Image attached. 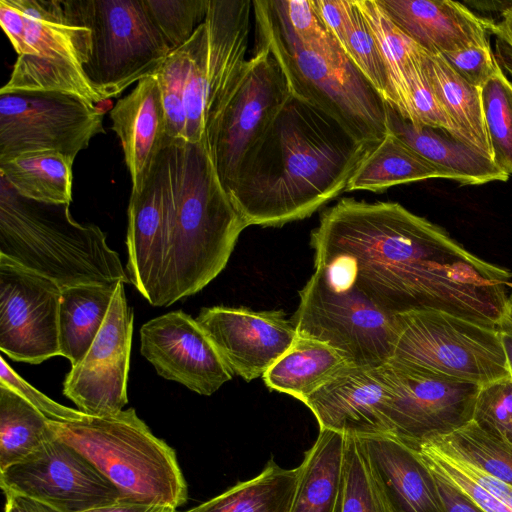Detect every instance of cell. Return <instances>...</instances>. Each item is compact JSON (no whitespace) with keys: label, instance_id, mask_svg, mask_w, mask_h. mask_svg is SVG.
Listing matches in <instances>:
<instances>
[{"label":"cell","instance_id":"cell-9","mask_svg":"<svg viewBox=\"0 0 512 512\" xmlns=\"http://www.w3.org/2000/svg\"><path fill=\"white\" fill-rule=\"evenodd\" d=\"M299 297L291 320L298 336L328 344L350 365L377 368L391 359L397 336L395 316L379 309L354 286L335 281L315 267Z\"/></svg>","mask_w":512,"mask_h":512},{"label":"cell","instance_id":"cell-34","mask_svg":"<svg viewBox=\"0 0 512 512\" xmlns=\"http://www.w3.org/2000/svg\"><path fill=\"white\" fill-rule=\"evenodd\" d=\"M53 438L49 420L0 383V471L25 459Z\"/></svg>","mask_w":512,"mask_h":512},{"label":"cell","instance_id":"cell-25","mask_svg":"<svg viewBox=\"0 0 512 512\" xmlns=\"http://www.w3.org/2000/svg\"><path fill=\"white\" fill-rule=\"evenodd\" d=\"M346 435L320 429L305 452L289 512H342Z\"/></svg>","mask_w":512,"mask_h":512},{"label":"cell","instance_id":"cell-41","mask_svg":"<svg viewBox=\"0 0 512 512\" xmlns=\"http://www.w3.org/2000/svg\"><path fill=\"white\" fill-rule=\"evenodd\" d=\"M422 52L423 49L407 71L408 117L406 120L414 125L444 130L452 137L462 141L457 127L442 107L425 75L422 66Z\"/></svg>","mask_w":512,"mask_h":512},{"label":"cell","instance_id":"cell-1","mask_svg":"<svg viewBox=\"0 0 512 512\" xmlns=\"http://www.w3.org/2000/svg\"><path fill=\"white\" fill-rule=\"evenodd\" d=\"M310 245L315 267L392 316L436 310L496 328L512 285L510 270L396 202L343 198L321 214Z\"/></svg>","mask_w":512,"mask_h":512},{"label":"cell","instance_id":"cell-17","mask_svg":"<svg viewBox=\"0 0 512 512\" xmlns=\"http://www.w3.org/2000/svg\"><path fill=\"white\" fill-rule=\"evenodd\" d=\"M124 284L118 283L101 330L63 383V394L89 416L116 414L128 402L134 313L127 304Z\"/></svg>","mask_w":512,"mask_h":512},{"label":"cell","instance_id":"cell-38","mask_svg":"<svg viewBox=\"0 0 512 512\" xmlns=\"http://www.w3.org/2000/svg\"><path fill=\"white\" fill-rule=\"evenodd\" d=\"M340 48L388 103V83L381 55L356 0H351L348 25Z\"/></svg>","mask_w":512,"mask_h":512},{"label":"cell","instance_id":"cell-24","mask_svg":"<svg viewBox=\"0 0 512 512\" xmlns=\"http://www.w3.org/2000/svg\"><path fill=\"white\" fill-rule=\"evenodd\" d=\"M387 123L389 132L460 185H483L509 178L490 158L444 130L412 124L388 104Z\"/></svg>","mask_w":512,"mask_h":512},{"label":"cell","instance_id":"cell-49","mask_svg":"<svg viewBox=\"0 0 512 512\" xmlns=\"http://www.w3.org/2000/svg\"><path fill=\"white\" fill-rule=\"evenodd\" d=\"M4 494V512H60L48 504L22 494L11 491H4Z\"/></svg>","mask_w":512,"mask_h":512},{"label":"cell","instance_id":"cell-39","mask_svg":"<svg viewBox=\"0 0 512 512\" xmlns=\"http://www.w3.org/2000/svg\"><path fill=\"white\" fill-rule=\"evenodd\" d=\"M189 62L190 44L188 41L169 53L155 75L162 95L169 139H185V91Z\"/></svg>","mask_w":512,"mask_h":512},{"label":"cell","instance_id":"cell-32","mask_svg":"<svg viewBox=\"0 0 512 512\" xmlns=\"http://www.w3.org/2000/svg\"><path fill=\"white\" fill-rule=\"evenodd\" d=\"M73 163V160L58 152L25 153L0 162V176L23 197L70 205Z\"/></svg>","mask_w":512,"mask_h":512},{"label":"cell","instance_id":"cell-48","mask_svg":"<svg viewBox=\"0 0 512 512\" xmlns=\"http://www.w3.org/2000/svg\"><path fill=\"white\" fill-rule=\"evenodd\" d=\"M434 477L437 481L444 512H484L455 486L436 475Z\"/></svg>","mask_w":512,"mask_h":512},{"label":"cell","instance_id":"cell-51","mask_svg":"<svg viewBox=\"0 0 512 512\" xmlns=\"http://www.w3.org/2000/svg\"><path fill=\"white\" fill-rule=\"evenodd\" d=\"M83 512H180L176 508L162 504L118 501Z\"/></svg>","mask_w":512,"mask_h":512},{"label":"cell","instance_id":"cell-30","mask_svg":"<svg viewBox=\"0 0 512 512\" xmlns=\"http://www.w3.org/2000/svg\"><path fill=\"white\" fill-rule=\"evenodd\" d=\"M432 178L450 179V176L389 132L360 163L346 191L378 193L392 186Z\"/></svg>","mask_w":512,"mask_h":512},{"label":"cell","instance_id":"cell-23","mask_svg":"<svg viewBox=\"0 0 512 512\" xmlns=\"http://www.w3.org/2000/svg\"><path fill=\"white\" fill-rule=\"evenodd\" d=\"M394 512H444L436 478L393 434L359 436Z\"/></svg>","mask_w":512,"mask_h":512},{"label":"cell","instance_id":"cell-45","mask_svg":"<svg viewBox=\"0 0 512 512\" xmlns=\"http://www.w3.org/2000/svg\"><path fill=\"white\" fill-rule=\"evenodd\" d=\"M441 55L461 78L480 89L500 68L490 41Z\"/></svg>","mask_w":512,"mask_h":512},{"label":"cell","instance_id":"cell-50","mask_svg":"<svg viewBox=\"0 0 512 512\" xmlns=\"http://www.w3.org/2000/svg\"><path fill=\"white\" fill-rule=\"evenodd\" d=\"M500 341L512 375V295H509L500 319L496 324Z\"/></svg>","mask_w":512,"mask_h":512},{"label":"cell","instance_id":"cell-40","mask_svg":"<svg viewBox=\"0 0 512 512\" xmlns=\"http://www.w3.org/2000/svg\"><path fill=\"white\" fill-rule=\"evenodd\" d=\"M209 0H144L170 52L187 43L204 22Z\"/></svg>","mask_w":512,"mask_h":512},{"label":"cell","instance_id":"cell-19","mask_svg":"<svg viewBox=\"0 0 512 512\" xmlns=\"http://www.w3.org/2000/svg\"><path fill=\"white\" fill-rule=\"evenodd\" d=\"M140 352L158 375L200 395H212L233 377L196 319L181 310L142 325Z\"/></svg>","mask_w":512,"mask_h":512},{"label":"cell","instance_id":"cell-3","mask_svg":"<svg viewBox=\"0 0 512 512\" xmlns=\"http://www.w3.org/2000/svg\"><path fill=\"white\" fill-rule=\"evenodd\" d=\"M373 147L291 94L243 159L229 196L247 226L302 220L346 191Z\"/></svg>","mask_w":512,"mask_h":512},{"label":"cell","instance_id":"cell-10","mask_svg":"<svg viewBox=\"0 0 512 512\" xmlns=\"http://www.w3.org/2000/svg\"><path fill=\"white\" fill-rule=\"evenodd\" d=\"M395 318L392 360L480 386L511 376L496 328L436 310Z\"/></svg>","mask_w":512,"mask_h":512},{"label":"cell","instance_id":"cell-21","mask_svg":"<svg viewBox=\"0 0 512 512\" xmlns=\"http://www.w3.org/2000/svg\"><path fill=\"white\" fill-rule=\"evenodd\" d=\"M393 22L431 54L486 43L491 19L451 0H378Z\"/></svg>","mask_w":512,"mask_h":512},{"label":"cell","instance_id":"cell-15","mask_svg":"<svg viewBox=\"0 0 512 512\" xmlns=\"http://www.w3.org/2000/svg\"><path fill=\"white\" fill-rule=\"evenodd\" d=\"M1 488L52 506L83 512L121 500L119 490L81 453L54 436L0 471Z\"/></svg>","mask_w":512,"mask_h":512},{"label":"cell","instance_id":"cell-47","mask_svg":"<svg viewBox=\"0 0 512 512\" xmlns=\"http://www.w3.org/2000/svg\"><path fill=\"white\" fill-rule=\"evenodd\" d=\"M490 36L495 39V57L503 70L512 78V2L500 13V19H491Z\"/></svg>","mask_w":512,"mask_h":512},{"label":"cell","instance_id":"cell-4","mask_svg":"<svg viewBox=\"0 0 512 512\" xmlns=\"http://www.w3.org/2000/svg\"><path fill=\"white\" fill-rule=\"evenodd\" d=\"M0 255L61 289L130 281L119 255L97 225L76 222L69 204L23 197L1 176Z\"/></svg>","mask_w":512,"mask_h":512},{"label":"cell","instance_id":"cell-33","mask_svg":"<svg viewBox=\"0 0 512 512\" xmlns=\"http://www.w3.org/2000/svg\"><path fill=\"white\" fill-rule=\"evenodd\" d=\"M356 3L381 55L389 91L387 104L407 119V71L422 48L393 22L378 0H356Z\"/></svg>","mask_w":512,"mask_h":512},{"label":"cell","instance_id":"cell-37","mask_svg":"<svg viewBox=\"0 0 512 512\" xmlns=\"http://www.w3.org/2000/svg\"><path fill=\"white\" fill-rule=\"evenodd\" d=\"M455 448L488 474L512 485V446L471 420L445 434Z\"/></svg>","mask_w":512,"mask_h":512},{"label":"cell","instance_id":"cell-2","mask_svg":"<svg viewBox=\"0 0 512 512\" xmlns=\"http://www.w3.org/2000/svg\"><path fill=\"white\" fill-rule=\"evenodd\" d=\"M162 179L145 196L135 239L147 275L145 299L170 306L226 267L247 224L223 188L205 139H166Z\"/></svg>","mask_w":512,"mask_h":512},{"label":"cell","instance_id":"cell-43","mask_svg":"<svg viewBox=\"0 0 512 512\" xmlns=\"http://www.w3.org/2000/svg\"><path fill=\"white\" fill-rule=\"evenodd\" d=\"M472 420L512 446V375L480 386Z\"/></svg>","mask_w":512,"mask_h":512},{"label":"cell","instance_id":"cell-13","mask_svg":"<svg viewBox=\"0 0 512 512\" xmlns=\"http://www.w3.org/2000/svg\"><path fill=\"white\" fill-rule=\"evenodd\" d=\"M104 110L75 95L58 92L0 94V162L52 151L71 160L105 133Z\"/></svg>","mask_w":512,"mask_h":512},{"label":"cell","instance_id":"cell-44","mask_svg":"<svg viewBox=\"0 0 512 512\" xmlns=\"http://www.w3.org/2000/svg\"><path fill=\"white\" fill-rule=\"evenodd\" d=\"M0 383L12 389L39 410L49 421L71 422L83 419L87 414L80 410L63 406L29 384L0 358Z\"/></svg>","mask_w":512,"mask_h":512},{"label":"cell","instance_id":"cell-26","mask_svg":"<svg viewBox=\"0 0 512 512\" xmlns=\"http://www.w3.org/2000/svg\"><path fill=\"white\" fill-rule=\"evenodd\" d=\"M411 447L434 475L462 491L484 512H512V485L468 460L446 435L430 437Z\"/></svg>","mask_w":512,"mask_h":512},{"label":"cell","instance_id":"cell-8","mask_svg":"<svg viewBox=\"0 0 512 512\" xmlns=\"http://www.w3.org/2000/svg\"><path fill=\"white\" fill-rule=\"evenodd\" d=\"M16 2L23 17V37L0 94L58 92L95 105L102 102L83 69L91 52V30L66 10L62 0Z\"/></svg>","mask_w":512,"mask_h":512},{"label":"cell","instance_id":"cell-42","mask_svg":"<svg viewBox=\"0 0 512 512\" xmlns=\"http://www.w3.org/2000/svg\"><path fill=\"white\" fill-rule=\"evenodd\" d=\"M281 27L307 48H322L336 41L321 22L312 0H268Z\"/></svg>","mask_w":512,"mask_h":512},{"label":"cell","instance_id":"cell-5","mask_svg":"<svg viewBox=\"0 0 512 512\" xmlns=\"http://www.w3.org/2000/svg\"><path fill=\"white\" fill-rule=\"evenodd\" d=\"M258 41L278 62L290 92L338 121L355 139L376 146L389 133L387 103L334 41L307 48L275 19L268 0H253Z\"/></svg>","mask_w":512,"mask_h":512},{"label":"cell","instance_id":"cell-6","mask_svg":"<svg viewBox=\"0 0 512 512\" xmlns=\"http://www.w3.org/2000/svg\"><path fill=\"white\" fill-rule=\"evenodd\" d=\"M56 438L88 459L121 493L125 502L178 509L188 486L176 453L156 437L133 408L71 422L49 421Z\"/></svg>","mask_w":512,"mask_h":512},{"label":"cell","instance_id":"cell-18","mask_svg":"<svg viewBox=\"0 0 512 512\" xmlns=\"http://www.w3.org/2000/svg\"><path fill=\"white\" fill-rule=\"evenodd\" d=\"M233 375L247 382L263 377L297 337L282 310L203 308L196 318Z\"/></svg>","mask_w":512,"mask_h":512},{"label":"cell","instance_id":"cell-7","mask_svg":"<svg viewBox=\"0 0 512 512\" xmlns=\"http://www.w3.org/2000/svg\"><path fill=\"white\" fill-rule=\"evenodd\" d=\"M64 7L91 30L85 76L102 101L155 76L170 50L144 0H67Z\"/></svg>","mask_w":512,"mask_h":512},{"label":"cell","instance_id":"cell-35","mask_svg":"<svg viewBox=\"0 0 512 512\" xmlns=\"http://www.w3.org/2000/svg\"><path fill=\"white\" fill-rule=\"evenodd\" d=\"M342 512H394L370 463L364 444L356 435H346Z\"/></svg>","mask_w":512,"mask_h":512},{"label":"cell","instance_id":"cell-20","mask_svg":"<svg viewBox=\"0 0 512 512\" xmlns=\"http://www.w3.org/2000/svg\"><path fill=\"white\" fill-rule=\"evenodd\" d=\"M388 389L378 367L348 364L303 400L320 429L346 435L391 434Z\"/></svg>","mask_w":512,"mask_h":512},{"label":"cell","instance_id":"cell-16","mask_svg":"<svg viewBox=\"0 0 512 512\" xmlns=\"http://www.w3.org/2000/svg\"><path fill=\"white\" fill-rule=\"evenodd\" d=\"M61 288L0 255V349L9 358L40 364L60 356Z\"/></svg>","mask_w":512,"mask_h":512},{"label":"cell","instance_id":"cell-11","mask_svg":"<svg viewBox=\"0 0 512 512\" xmlns=\"http://www.w3.org/2000/svg\"><path fill=\"white\" fill-rule=\"evenodd\" d=\"M251 0H209L206 18L189 40L185 140L204 139L247 59Z\"/></svg>","mask_w":512,"mask_h":512},{"label":"cell","instance_id":"cell-27","mask_svg":"<svg viewBox=\"0 0 512 512\" xmlns=\"http://www.w3.org/2000/svg\"><path fill=\"white\" fill-rule=\"evenodd\" d=\"M422 66L442 107L457 127L462 141L493 160L481 89L461 78L441 54H431L423 49Z\"/></svg>","mask_w":512,"mask_h":512},{"label":"cell","instance_id":"cell-22","mask_svg":"<svg viewBox=\"0 0 512 512\" xmlns=\"http://www.w3.org/2000/svg\"><path fill=\"white\" fill-rule=\"evenodd\" d=\"M131 178V193H138L167 139L166 114L155 76L140 80L110 111Z\"/></svg>","mask_w":512,"mask_h":512},{"label":"cell","instance_id":"cell-29","mask_svg":"<svg viewBox=\"0 0 512 512\" xmlns=\"http://www.w3.org/2000/svg\"><path fill=\"white\" fill-rule=\"evenodd\" d=\"M117 284H85L61 289L59 305L60 356L71 367L86 355L106 319Z\"/></svg>","mask_w":512,"mask_h":512},{"label":"cell","instance_id":"cell-28","mask_svg":"<svg viewBox=\"0 0 512 512\" xmlns=\"http://www.w3.org/2000/svg\"><path fill=\"white\" fill-rule=\"evenodd\" d=\"M348 364L346 358L328 344L297 335L291 347L262 378L270 390L303 402Z\"/></svg>","mask_w":512,"mask_h":512},{"label":"cell","instance_id":"cell-36","mask_svg":"<svg viewBox=\"0 0 512 512\" xmlns=\"http://www.w3.org/2000/svg\"><path fill=\"white\" fill-rule=\"evenodd\" d=\"M483 113L494 163L512 175V81L501 67L482 86Z\"/></svg>","mask_w":512,"mask_h":512},{"label":"cell","instance_id":"cell-31","mask_svg":"<svg viewBox=\"0 0 512 512\" xmlns=\"http://www.w3.org/2000/svg\"><path fill=\"white\" fill-rule=\"evenodd\" d=\"M299 467L286 469L271 458L255 477L185 512H289Z\"/></svg>","mask_w":512,"mask_h":512},{"label":"cell","instance_id":"cell-46","mask_svg":"<svg viewBox=\"0 0 512 512\" xmlns=\"http://www.w3.org/2000/svg\"><path fill=\"white\" fill-rule=\"evenodd\" d=\"M313 6L329 34L339 46L348 25L351 0H312Z\"/></svg>","mask_w":512,"mask_h":512},{"label":"cell","instance_id":"cell-12","mask_svg":"<svg viewBox=\"0 0 512 512\" xmlns=\"http://www.w3.org/2000/svg\"><path fill=\"white\" fill-rule=\"evenodd\" d=\"M204 139L218 178L229 194L248 151L291 96L268 47L258 41Z\"/></svg>","mask_w":512,"mask_h":512},{"label":"cell","instance_id":"cell-14","mask_svg":"<svg viewBox=\"0 0 512 512\" xmlns=\"http://www.w3.org/2000/svg\"><path fill=\"white\" fill-rule=\"evenodd\" d=\"M388 389L391 434L410 446L473 418L480 385L390 359L378 367Z\"/></svg>","mask_w":512,"mask_h":512}]
</instances>
